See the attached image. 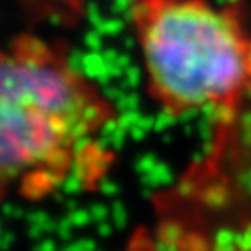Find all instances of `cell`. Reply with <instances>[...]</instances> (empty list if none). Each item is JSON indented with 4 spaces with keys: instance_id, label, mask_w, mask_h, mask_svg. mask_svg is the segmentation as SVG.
<instances>
[{
    "instance_id": "obj_1",
    "label": "cell",
    "mask_w": 251,
    "mask_h": 251,
    "mask_svg": "<svg viewBox=\"0 0 251 251\" xmlns=\"http://www.w3.org/2000/svg\"><path fill=\"white\" fill-rule=\"evenodd\" d=\"M115 117L114 103L54 46L25 35L0 47V201L56 190Z\"/></svg>"
},
{
    "instance_id": "obj_2",
    "label": "cell",
    "mask_w": 251,
    "mask_h": 251,
    "mask_svg": "<svg viewBox=\"0 0 251 251\" xmlns=\"http://www.w3.org/2000/svg\"><path fill=\"white\" fill-rule=\"evenodd\" d=\"M147 91L169 117L211 110L222 127L251 103V16L243 2L129 0Z\"/></svg>"
},
{
    "instance_id": "obj_3",
    "label": "cell",
    "mask_w": 251,
    "mask_h": 251,
    "mask_svg": "<svg viewBox=\"0 0 251 251\" xmlns=\"http://www.w3.org/2000/svg\"><path fill=\"white\" fill-rule=\"evenodd\" d=\"M124 251H190L181 244L166 237L162 232L150 230L149 227H138L131 234Z\"/></svg>"
}]
</instances>
